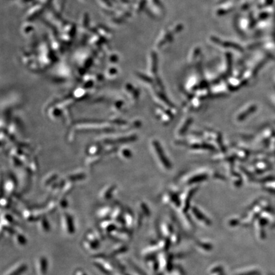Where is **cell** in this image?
I'll return each instance as SVG.
<instances>
[{"instance_id":"1","label":"cell","mask_w":275,"mask_h":275,"mask_svg":"<svg viewBox=\"0 0 275 275\" xmlns=\"http://www.w3.org/2000/svg\"><path fill=\"white\" fill-rule=\"evenodd\" d=\"M93 264L100 271L107 275H113L118 268L114 259L107 256H96L93 261Z\"/></svg>"},{"instance_id":"2","label":"cell","mask_w":275,"mask_h":275,"mask_svg":"<svg viewBox=\"0 0 275 275\" xmlns=\"http://www.w3.org/2000/svg\"><path fill=\"white\" fill-rule=\"evenodd\" d=\"M100 241L94 231H88L82 241V246L88 252L97 250L100 246Z\"/></svg>"},{"instance_id":"3","label":"cell","mask_w":275,"mask_h":275,"mask_svg":"<svg viewBox=\"0 0 275 275\" xmlns=\"http://www.w3.org/2000/svg\"><path fill=\"white\" fill-rule=\"evenodd\" d=\"M61 227L63 232L66 235H73L75 232V226L73 216L69 213L64 212L61 215Z\"/></svg>"},{"instance_id":"4","label":"cell","mask_w":275,"mask_h":275,"mask_svg":"<svg viewBox=\"0 0 275 275\" xmlns=\"http://www.w3.org/2000/svg\"><path fill=\"white\" fill-rule=\"evenodd\" d=\"M28 269V264L24 261H19L10 267L3 275H22Z\"/></svg>"},{"instance_id":"5","label":"cell","mask_w":275,"mask_h":275,"mask_svg":"<svg viewBox=\"0 0 275 275\" xmlns=\"http://www.w3.org/2000/svg\"><path fill=\"white\" fill-rule=\"evenodd\" d=\"M48 262L43 256L38 257L35 262V269L37 275H46L48 271Z\"/></svg>"},{"instance_id":"6","label":"cell","mask_w":275,"mask_h":275,"mask_svg":"<svg viewBox=\"0 0 275 275\" xmlns=\"http://www.w3.org/2000/svg\"><path fill=\"white\" fill-rule=\"evenodd\" d=\"M99 228L105 235L110 236L118 228V226L112 219L109 218L102 220L100 223Z\"/></svg>"},{"instance_id":"7","label":"cell","mask_w":275,"mask_h":275,"mask_svg":"<svg viewBox=\"0 0 275 275\" xmlns=\"http://www.w3.org/2000/svg\"><path fill=\"white\" fill-rule=\"evenodd\" d=\"M126 250H127L126 246L119 243L118 244L114 245L109 250L108 255L106 256L110 258H114V257H117V256L124 253Z\"/></svg>"},{"instance_id":"8","label":"cell","mask_w":275,"mask_h":275,"mask_svg":"<svg viewBox=\"0 0 275 275\" xmlns=\"http://www.w3.org/2000/svg\"><path fill=\"white\" fill-rule=\"evenodd\" d=\"M112 210L113 209L108 206L100 208L96 213L97 217L102 221L106 219H109L110 218Z\"/></svg>"},{"instance_id":"9","label":"cell","mask_w":275,"mask_h":275,"mask_svg":"<svg viewBox=\"0 0 275 275\" xmlns=\"http://www.w3.org/2000/svg\"><path fill=\"white\" fill-rule=\"evenodd\" d=\"M38 227L41 232L47 233L51 230V226L45 215L43 216L38 222Z\"/></svg>"},{"instance_id":"10","label":"cell","mask_w":275,"mask_h":275,"mask_svg":"<svg viewBox=\"0 0 275 275\" xmlns=\"http://www.w3.org/2000/svg\"><path fill=\"white\" fill-rule=\"evenodd\" d=\"M14 243L19 246H24L27 244V238L22 233L17 231L13 236Z\"/></svg>"},{"instance_id":"11","label":"cell","mask_w":275,"mask_h":275,"mask_svg":"<svg viewBox=\"0 0 275 275\" xmlns=\"http://www.w3.org/2000/svg\"><path fill=\"white\" fill-rule=\"evenodd\" d=\"M22 215L24 219L29 222H35L33 212H31L30 210H25L24 211Z\"/></svg>"},{"instance_id":"12","label":"cell","mask_w":275,"mask_h":275,"mask_svg":"<svg viewBox=\"0 0 275 275\" xmlns=\"http://www.w3.org/2000/svg\"><path fill=\"white\" fill-rule=\"evenodd\" d=\"M56 206L54 203H52V205H50L48 206V207L46 208V213H53L56 210Z\"/></svg>"},{"instance_id":"13","label":"cell","mask_w":275,"mask_h":275,"mask_svg":"<svg viewBox=\"0 0 275 275\" xmlns=\"http://www.w3.org/2000/svg\"><path fill=\"white\" fill-rule=\"evenodd\" d=\"M74 275H88V274L82 269H77L74 272Z\"/></svg>"}]
</instances>
